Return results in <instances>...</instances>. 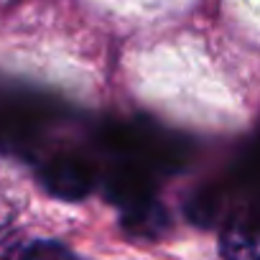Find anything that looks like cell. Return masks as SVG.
Instances as JSON below:
<instances>
[{
    "mask_svg": "<svg viewBox=\"0 0 260 260\" xmlns=\"http://www.w3.org/2000/svg\"><path fill=\"white\" fill-rule=\"evenodd\" d=\"M110 148L136 156L138 161L151 158V164H176L179 158V143L174 138H164L158 130L138 127V125H115L110 127L107 141Z\"/></svg>",
    "mask_w": 260,
    "mask_h": 260,
    "instance_id": "1",
    "label": "cell"
},
{
    "mask_svg": "<svg viewBox=\"0 0 260 260\" xmlns=\"http://www.w3.org/2000/svg\"><path fill=\"white\" fill-rule=\"evenodd\" d=\"M41 179L51 194H56L61 199H79L92 189L94 171L84 158H79L74 153H61V156H54L44 166Z\"/></svg>",
    "mask_w": 260,
    "mask_h": 260,
    "instance_id": "2",
    "label": "cell"
},
{
    "mask_svg": "<svg viewBox=\"0 0 260 260\" xmlns=\"http://www.w3.org/2000/svg\"><path fill=\"white\" fill-rule=\"evenodd\" d=\"M110 191L127 209H138V207L151 204V181H148V176L138 166H130V164L112 171Z\"/></svg>",
    "mask_w": 260,
    "mask_h": 260,
    "instance_id": "3",
    "label": "cell"
},
{
    "mask_svg": "<svg viewBox=\"0 0 260 260\" xmlns=\"http://www.w3.org/2000/svg\"><path fill=\"white\" fill-rule=\"evenodd\" d=\"M219 252L224 260H257L255 235L245 227H227L219 237Z\"/></svg>",
    "mask_w": 260,
    "mask_h": 260,
    "instance_id": "4",
    "label": "cell"
},
{
    "mask_svg": "<svg viewBox=\"0 0 260 260\" xmlns=\"http://www.w3.org/2000/svg\"><path fill=\"white\" fill-rule=\"evenodd\" d=\"M34 120L13 107H0V143H23L26 138L34 136Z\"/></svg>",
    "mask_w": 260,
    "mask_h": 260,
    "instance_id": "5",
    "label": "cell"
},
{
    "mask_svg": "<svg viewBox=\"0 0 260 260\" xmlns=\"http://www.w3.org/2000/svg\"><path fill=\"white\" fill-rule=\"evenodd\" d=\"M16 260H74V255L54 240H39L26 247H18Z\"/></svg>",
    "mask_w": 260,
    "mask_h": 260,
    "instance_id": "6",
    "label": "cell"
},
{
    "mask_svg": "<svg viewBox=\"0 0 260 260\" xmlns=\"http://www.w3.org/2000/svg\"><path fill=\"white\" fill-rule=\"evenodd\" d=\"M11 217H13V207L0 197V227H6L8 222H11Z\"/></svg>",
    "mask_w": 260,
    "mask_h": 260,
    "instance_id": "7",
    "label": "cell"
}]
</instances>
